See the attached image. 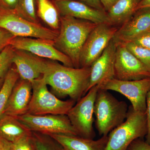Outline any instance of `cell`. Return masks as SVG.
<instances>
[{
    "instance_id": "1",
    "label": "cell",
    "mask_w": 150,
    "mask_h": 150,
    "mask_svg": "<svg viewBox=\"0 0 150 150\" xmlns=\"http://www.w3.org/2000/svg\"><path fill=\"white\" fill-rule=\"evenodd\" d=\"M90 73L91 67H67L57 61L47 60L42 77L58 96H69L76 102L86 93Z\"/></svg>"
},
{
    "instance_id": "2",
    "label": "cell",
    "mask_w": 150,
    "mask_h": 150,
    "mask_svg": "<svg viewBox=\"0 0 150 150\" xmlns=\"http://www.w3.org/2000/svg\"><path fill=\"white\" fill-rule=\"evenodd\" d=\"M97 25L72 17L60 16V28L54 40V46L69 58L75 68H80L82 49L90 33Z\"/></svg>"
},
{
    "instance_id": "3",
    "label": "cell",
    "mask_w": 150,
    "mask_h": 150,
    "mask_svg": "<svg viewBox=\"0 0 150 150\" xmlns=\"http://www.w3.org/2000/svg\"><path fill=\"white\" fill-rule=\"evenodd\" d=\"M129 108L125 101L118 100L108 91L99 88L95 102L94 115L100 136H108L123 123L127 118Z\"/></svg>"
},
{
    "instance_id": "4",
    "label": "cell",
    "mask_w": 150,
    "mask_h": 150,
    "mask_svg": "<svg viewBox=\"0 0 150 150\" xmlns=\"http://www.w3.org/2000/svg\"><path fill=\"white\" fill-rule=\"evenodd\" d=\"M147 131L146 112L135 111L131 105L125 121L108 135L104 150H127L134 140L145 137Z\"/></svg>"
},
{
    "instance_id": "5",
    "label": "cell",
    "mask_w": 150,
    "mask_h": 150,
    "mask_svg": "<svg viewBox=\"0 0 150 150\" xmlns=\"http://www.w3.org/2000/svg\"><path fill=\"white\" fill-rule=\"evenodd\" d=\"M31 83L32 96L27 113L34 115H67L76 103L71 99L61 100L50 92L42 76Z\"/></svg>"
},
{
    "instance_id": "6",
    "label": "cell",
    "mask_w": 150,
    "mask_h": 150,
    "mask_svg": "<svg viewBox=\"0 0 150 150\" xmlns=\"http://www.w3.org/2000/svg\"><path fill=\"white\" fill-rule=\"evenodd\" d=\"M0 28L6 30L15 37L34 38L54 40L59 31L27 20L15 10L0 7Z\"/></svg>"
},
{
    "instance_id": "7",
    "label": "cell",
    "mask_w": 150,
    "mask_h": 150,
    "mask_svg": "<svg viewBox=\"0 0 150 150\" xmlns=\"http://www.w3.org/2000/svg\"><path fill=\"white\" fill-rule=\"evenodd\" d=\"M99 85L92 88L78 100L67 113L73 128L78 136L93 139L94 107Z\"/></svg>"
},
{
    "instance_id": "8",
    "label": "cell",
    "mask_w": 150,
    "mask_h": 150,
    "mask_svg": "<svg viewBox=\"0 0 150 150\" xmlns=\"http://www.w3.org/2000/svg\"><path fill=\"white\" fill-rule=\"evenodd\" d=\"M99 88L123 95L131 102L134 110L146 112V99L150 91V78L138 80H120L113 78L99 85Z\"/></svg>"
},
{
    "instance_id": "9",
    "label": "cell",
    "mask_w": 150,
    "mask_h": 150,
    "mask_svg": "<svg viewBox=\"0 0 150 150\" xmlns=\"http://www.w3.org/2000/svg\"><path fill=\"white\" fill-rule=\"evenodd\" d=\"M16 118L32 132L78 136L67 115H34L26 113Z\"/></svg>"
},
{
    "instance_id": "10",
    "label": "cell",
    "mask_w": 150,
    "mask_h": 150,
    "mask_svg": "<svg viewBox=\"0 0 150 150\" xmlns=\"http://www.w3.org/2000/svg\"><path fill=\"white\" fill-rule=\"evenodd\" d=\"M119 27L109 23L98 24L89 35L80 58L81 67H90L113 39Z\"/></svg>"
},
{
    "instance_id": "11",
    "label": "cell",
    "mask_w": 150,
    "mask_h": 150,
    "mask_svg": "<svg viewBox=\"0 0 150 150\" xmlns=\"http://www.w3.org/2000/svg\"><path fill=\"white\" fill-rule=\"evenodd\" d=\"M116 44L114 78L120 80L132 81L150 78V70L124 44Z\"/></svg>"
},
{
    "instance_id": "12",
    "label": "cell",
    "mask_w": 150,
    "mask_h": 150,
    "mask_svg": "<svg viewBox=\"0 0 150 150\" xmlns=\"http://www.w3.org/2000/svg\"><path fill=\"white\" fill-rule=\"evenodd\" d=\"M10 45L15 49L28 51L43 59L57 61L67 67H74L69 58L54 46V40L15 37L11 40Z\"/></svg>"
},
{
    "instance_id": "13",
    "label": "cell",
    "mask_w": 150,
    "mask_h": 150,
    "mask_svg": "<svg viewBox=\"0 0 150 150\" xmlns=\"http://www.w3.org/2000/svg\"><path fill=\"white\" fill-rule=\"evenodd\" d=\"M60 16H69L88 21L96 24L110 23L107 13L77 0L52 1Z\"/></svg>"
},
{
    "instance_id": "14",
    "label": "cell",
    "mask_w": 150,
    "mask_h": 150,
    "mask_svg": "<svg viewBox=\"0 0 150 150\" xmlns=\"http://www.w3.org/2000/svg\"><path fill=\"white\" fill-rule=\"evenodd\" d=\"M116 44L112 39L101 55L91 66L90 77L86 93L92 88L114 78Z\"/></svg>"
},
{
    "instance_id": "15",
    "label": "cell",
    "mask_w": 150,
    "mask_h": 150,
    "mask_svg": "<svg viewBox=\"0 0 150 150\" xmlns=\"http://www.w3.org/2000/svg\"><path fill=\"white\" fill-rule=\"evenodd\" d=\"M150 30V8L139 9L119 27L113 40L116 43H126Z\"/></svg>"
},
{
    "instance_id": "16",
    "label": "cell",
    "mask_w": 150,
    "mask_h": 150,
    "mask_svg": "<svg viewBox=\"0 0 150 150\" xmlns=\"http://www.w3.org/2000/svg\"><path fill=\"white\" fill-rule=\"evenodd\" d=\"M12 63L16 67L20 79L31 82L43 74L46 60L28 51L15 49Z\"/></svg>"
},
{
    "instance_id": "17",
    "label": "cell",
    "mask_w": 150,
    "mask_h": 150,
    "mask_svg": "<svg viewBox=\"0 0 150 150\" xmlns=\"http://www.w3.org/2000/svg\"><path fill=\"white\" fill-rule=\"evenodd\" d=\"M19 79L11 93L3 114L16 117L27 113L32 96V83L26 80Z\"/></svg>"
},
{
    "instance_id": "18",
    "label": "cell",
    "mask_w": 150,
    "mask_h": 150,
    "mask_svg": "<svg viewBox=\"0 0 150 150\" xmlns=\"http://www.w3.org/2000/svg\"><path fill=\"white\" fill-rule=\"evenodd\" d=\"M61 144L64 150H104L108 136H102L97 140L77 136L54 134L48 135Z\"/></svg>"
},
{
    "instance_id": "19",
    "label": "cell",
    "mask_w": 150,
    "mask_h": 150,
    "mask_svg": "<svg viewBox=\"0 0 150 150\" xmlns=\"http://www.w3.org/2000/svg\"><path fill=\"white\" fill-rule=\"evenodd\" d=\"M0 118V137L13 142L19 139L31 136L32 132L16 117L3 114Z\"/></svg>"
},
{
    "instance_id": "20",
    "label": "cell",
    "mask_w": 150,
    "mask_h": 150,
    "mask_svg": "<svg viewBox=\"0 0 150 150\" xmlns=\"http://www.w3.org/2000/svg\"><path fill=\"white\" fill-rule=\"evenodd\" d=\"M141 1L118 0L107 12L110 24L117 27L121 26L133 15Z\"/></svg>"
},
{
    "instance_id": "21",
    "label": "cell",
    "mask_w": 150,
    "mask_h": 150,
    "mask_svg": "<svg viewBox=\"0 0 150 150\" xmlns=\"http://www.w3.org/2000/svg\"><path fill=\"white\" fill-rule=\"evenodd\" d=\"M37 15L51 29L59 31L60 16L58 9L51 0H35Z\"/></svg>"
},
{
    "instance_id": "22",
    "label": "cell",
    "mask_w": 150,
    "mask_h": 150,
    "mask_svg": "<svg viewBox=\"0 0 150 150\" xmlns=\"http://www.w3.org/2000/svg\"><path fill=\"white\" fill-rule=\"evenodd\" d=\"M19 79L16 69H11L7 73L0 90V117L4 114L11 93Z\"/></svg>"
},
{
    "instance_id": "23",
    "label": "cell",
    "mask_w": 150,
    "mask_h": 150,
    "mask_svg": "<svg viewBox=\"0 0 150 150\" xmlns=\"http://www.w3.org/2000/svg\"><path fill=\"white\" fill-rule=\"evenodd\" d=\"M35 150H64L61 144L48 135L32 132Z\"/></svg>"
},
{
    "instance_id": "24",
    "label": "cell",
    "mask_w": 150,
    "mask_h": 150,
    "mask_svg": "<svg viewBox=\"0 0 150 150\" xmlns=\"http://www.w3.org/2000/svg\"><path fill=\"white\" fill-rule=\"evenodd\" d=\"M35 1L18 0L15 11L20 16L27 20L35 23H40L35 10Z\"/></svg>"
},
{
    "instance_id": "25",
    "label": "cell",
    "mask_w": 150,
    "mask_h": 150,
    "mask_svg": "<svg viewBox=\"0 0 150 150\" xmlns=\"http://www.w3.org/2000/svg\"><path fill=\"white\" fill-rule=\"evenodd\" d=\"M134 56L150 70V50L132 42L123 43Z\"/></svg>"
},
{
    "instance_id": "26",
    "label": "cell",
    "mask_w": 150,
    "mask_h": 150,
    "mask_svg": "<svg viewBox=\"0 0 150 150\" xmlns=\"http://www.w3.org/2000/svg\"><path fill=\"white\" fill-rule=\"evenodd\" d=\"M15 48L8 45L0 52V78H2L11 63Z\"/></svg>"
},
{
    "instance_id": "27",
    "label": "cell",
    "mask_w": 150,
    "mask_h": 150,
    "mask_svg": "<svg viewBox=\"0 0 150 150\" xmlns=\"http://www.w3.org/2000/svg\"><path fill=\"white\" fill-rule=\"evenodd\" d=\"M11 143L12 150H35L32 134L22 137Z\"/></svg>"
},
{
    "instance_id": "28",
    "label": "cell",
    "mask_w": 150,
    "mask_h": 150,
    "mask_svg": "<svg viewBox=\"0 0 150 150\" xmlns=\"http://www.w3.org/2000/svg\"><path fill=\"white\" fill-rule=\"evenodd\" d=\"M131 42L150 50V30L136 37Z\"/></svg>"
},
{
    "instance_id": "29",
    "label": "cell",
    "mask_w": 150,
    "mask_h": 150,
    "mask_svg": "<svg viewBox=\"0 0 150 150\" xmlns=\"http://www.w3.org/2000/svg\"><path fill=\"white\" fill-rule=\"evenodd\" d=\"M15 37L7 30L0 28V52L10 45L11 40Z\"/></svg>"
},
{
    "instance_id": "30",
    "label": "cell",
    "mask_w": 150,
    "mask_h": 150,
    "mask_svg": "<svg viewBox=\"0 0 150 150\" xmlns=\"http://www.w3.org/2000/svg\"><path fill=\"white\" fill-rule=\"evenodd\" d=\"M127 150H150V145L143 139H138L131 143Z\"/></svg>"
},
{
    "instance_id": "31",
    "label": "cell",
    "mask_w": 150,
    "mask_h": 150,
    "mask_svg": "<svg viewBox=\"0 0 150 150\" xmlns=\"http://www.w3.org/2000/svg\"><path fill=\"white\" fill-rule=\"evenodd\" d=\"M146 116L147 128V131L146 137V141L147 144L150 145V91L147 96L146 109Z\"/></svg>"
},
{
    "instance_id": "32",
    "label": "cell",
    "mask_w": 150,
    "mask_h": 150,
    "mask_svg": "<svg viewBox=\"0 0 150 150\" xmlns=\"http://www.w3.org/2000/svg\"><path fill=\"white\" fill-rule=\"evenodd\" d=\"M18 0H0V7L7 9L15 10Z\"/></svg>"
},
{
    "instance_id": "33",
    "label": "cell",
    "mask_w": 150,
    "mask_h": 150,
    "mask_svg": "<svg viewBox=\"0 0 150 150\" xmlns=\"http://www.w3.org/2000/svg\"><path fill=\"white\" fill-rule=\"evenodd\" d=\"M78 1L82 2L94 8L105 11L100 0H78Z\"/></svg>"
},
{
    "instance_id": "34",
    "label": "cell",
    "mask_w": 150,
    "mask_h": 150,
    "mask_svg": "<svg viewBox=\"0 0 150 150\" xmlns=\"http://www.w3.org/2000/svg\"><path fill=\"white\" fill-rule=\"evenodd\" d=\"M103 7L104 11L106 13L108 11L112 6L117 2L118 0H100Z\"/></svg>"
},
{
    "instance_id": "35",
    "label": "cell",
    "mask_w": 150,
    "mask_h": 150,
    "mask_svg": "<svg viewBox=\"0 0 150 150\" xmlns=\"http://www.w3.org/2000/svg\"><path fill=\"white\" fill-rule=\"evenodd\" d=\"M0 150H12L11 142L1 138Z\"/></svg>"
},
{
    "instance_id": "36",
    "label": "cell",
    "mask_w": 150,
    "mask_h": 150,
    "mask_svg": "<svg viewBox=\"0 0 150 150\" xmlns=\"http://www.w3.org/2000/svg\"><path fill=\"white\" fill-rule=\"evenodd\" d=\"M144 8H150V0H142L137 7V10Z\"/></svg>"
},
{
    "instance_id": "37",
    "label": "cell",
    "mask_w": 150,
    "mask_h": 150,
    "mask_svg": "<svg viewBox=\"0 0 150 150\" xmlns=\"http://www.w3.org/2000/svg\"><path fill=\"white\" fill-rule=\"evenodd\" d=\"M2 79V78H0V83H1V82Z\"/></svg>"
},
{
    "instance_id": "38",
    "label": "cell",
    "mask_w": 150,
    "mask_h": 150,
    "mask_svg": "<svg viewBox=\"0 0 150 150\" xmlns=\"http://www.w3.org/2000/svg\"><path fill=\"white\" fill-rule=\"evenodd\" d=\"M0 142H1V138H0Z\"/></svg>"
},
{
    "instance_id": "39",
    "label": "cell",
    "mask_w": 150,
    "mask_h": 150,
    "mask_svg": "<svg viewBox=\"0 0 150 150\" xmlns=\"http://www.w3.org/2000/svg\"><path fill=\"white\" fill-rule=\"evenodd\" d=\"M51 1H54V0H51Z\"/></svg>"
}]
</instances>
